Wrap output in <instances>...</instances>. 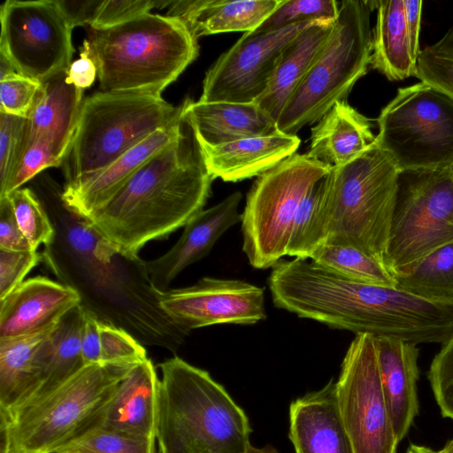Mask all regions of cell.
<instances>
[{
  "mask_svg": "<svg viewBox=\"0 0 453 453\" xmlns=\"http://www.w3.org/2000/svg\"><path fill=\"white\" fill-rule=\"evenodd\" d=\"M158 366L157 452L244 453L250 425L224 387L179 357Z\"/></svg>",
  "mask_w": 453,
  "mask_h": 453,
  "instance_id": "277c9868",
  "label": "cell"
},
{
  "mask_svg": "<svg viewBox=\"0 0 453 453\" xmlns=\"http://www.w3.org/2000/svg\"><path fill=\"white\" fill-rule=\"evenodd\" d=\"M0 21V54L17 73L42 82L69 69L73 28L56 0H6Z\"/></svg>",
  "mask_w": 453,
  "mask_h": 453,
  "instance_id": "4fadbf2b",
  "label": "cell"
},
{
  "mask_svg": "<svg viewBox=\"0 0 453 453\" xmlns=\"http://www.w3.org/2000/svg\"><path fill=\"white\" fill-rule=\"evenodd\" d=\"M242 198V193L236 191L216 205L201 211L184 226L180 239L167 252L157 258L145 261L155 289H169L175 277L207 256L220 236L241 222L239 205Z\"/></svg>",
  "mask_w": 453,
  "mask_h": 453,
  "instance_id": "2e32d148",
  "label": "cell"
},
{
  "mask_svg": "<svg viewBox=\"0 0 453 453\" xmlns=\"http://www.w3.org/2000/svg\"><path fill=\"white\" fill-rule=\"evenodd\" d=\"M81 303L79 293L62 282L45 276L26 280L0 300V339L40 331Z\"/></svg>",
  "mask_w": 453,
  "mask_h": 453,
  "instance_id": "e0dca14e",
  "label": "cell"
},
{
  "mask_svg": "<svg viewBox=\"0 0 453 453\" xmlns=\"http://www.w3.org/2000/svg\"><path fill=\"white\" fill-rule=\"evenodd\" d=\"M40 88L41 82L17 72L0 78V111L27 119Z\"/></svg>",
  "mask_w": 453,
  "mask_h": 453,
  "instance_id": "ab89813d",
  "label": "cell"
},
{
  "mask_svg": "<svg viewBox=\"0 0 453 453\" xmlns=\"http://www.w3.org/2000/svg\"><path fill=\"white\" fill-rule=\"evenodd\" d=\"M340 6L335 0H281L255 32L267 33L316 20H335Z\"/></svg>",
  "mask_w": 453,
  "mask_h": 453,
  "instance_id": "d590c367",
  "label": "cell"
},
{
  "mask_svg": "<svg viewBox=\"0 0 453 453\" xmlns=\"http://www.w3.org/2000/svg\"><path fill=\"white\" fill-rule=\"evenodd\" d=\"M340 415L355 453H397L398 440L380 383L375 337L356 334L336 381Z\"/></svg>",
  "mask_w": 453,
  "mask_h": 453,
  "instance_id": "7c38bea8",
  "label": "cell"
},
{
  "mask_svg": "<svg viewBox=\"0 0 453 453\" xmlns=\"http://www.w3.org/2000/svg\"><path fill=\"white\" fill-rule=\"evenodd\" d=\"M436 453H453V438L450 439L445 446Z\"/></svg>",
  "mask_w": 453,
  "mask_h": 453,
  "instance_id": "816d5d0a",
  "label": "cell"
},
{
  "mask_svg": "<svg viewBox=\"0 0 453 453\" xmlns=\"http://www.w3.org/2000/svg\"><path fill=\"white\" fill-rule=\"evenodd\" d=\"M42 186L56 230L53 242L42 253L46 265L79 293L82 307L99 320L127 330L142 344L175 352L189 334L162 311L145 261L124 254L69 211L50 179Z\"/></svg>",
  "mask_w": 453,
  "mask_h": 453,
  "instance_id": "6da1fadb",
  "label": "cell"
},
{
  "mask_svg": "<svg viewBox=\"0 0 453 453\" xmlns=\"http://www.w3.org/2000/svg\"><path fill=\"white\" fill-rule=\"evenodd\" d=\"M296 135L277 133L210 146L199 143L211 177L237 182L258 177L296 153Z\"/></svg>",
  "mask_w": 453,
  "mask_h": 453,
  "instance_id": "7402d4cb",
  "label": "cell"
},
{
  "mask_svg": "<svg viewBox=\"0 0 453 453\" xmlns=\"http://www.w3.org/2000/svg\"><path fill=\"white\" fill-rule=\"evenodd\" d=\"M395 287L422 299L453 304V242L393 275Z\"/></svg>",
  "mask_w": 453,
  "mask_h": 453,
  "instance_id": "4dcf8cb0",
  "label": "cell"
},
{
  "mask_svg": "<svg viewBox=\"0 0 453 453\" xmlns=\"http://www.w3.org/2000/svg\"><path fill=\"white\" fill-rule=\"evenodd\" d=\"M182 111L183 104L174 106L150 94L99 91L87 96L61 165L65 186L99 173L156 131L180 120Z\"/></svg>",
  "mask_w": 453,
  "mask_h": 453,
  "instance_id": "52a82bcc",
  "label": "cell"
},
{
  "mask_svg": "<svg viewBox=\"0 0 453 453\" xmlns=\"http://www.w3.org/2000/svg\"><path fill=\"white\" fill-rule=\"evenodd\" d=\"M313 22L244 33L207 71L199 101L254 103L265 90L286 47Z\"/></svg>",
  "mask_w": 453,
  "mask_h": 453,
  "instance_id": "5bb4252c",
  "label": "cell"
},
{
  "mask_svg": "<svg viewBox=\"0 0 453 453\" xmlns=\"http://www.w3.org/2000/svg\"><path fill=\"white\" fill-rule=\"evenodd\" d=\"M451 167L399 171L384 257V265L392 276L434 250L453 242Z\"/></svg>",
  "mask_w": 453,
  "mask_h": 453,
  "instance_id": "8fae6325",
  "label": "cell"
},
{
  "mask_svg": "<svg viewBox=\"0 0 453 453\" xmlns=\"http://www.w3.org/2000/svg\"><path fill=\"white\" fill-rule=\"evenodd\" d=\"M334 20H317L286 47L264 93L254 102L276 122L320 54Z\"/></svg>",
  "mask_w": 453,
  "mask_h": 453,
  "instance_id": "4316f807",
  "label": "cell"
},
{
  "mask_svg": "<svg viewBox=\"0 0 453 453\" xmlns=\"http://www.w3.org/2000/svg\"><path fill=\"white\" fill-rule=\"evenodd\" d=\"M212 180L186 122L177 139L148 159L87 220L124 254L137 257L147 242L166 238L203 210Z\"/></svg>",
  "mask_w": 453,
  "mask_h": 453,
  "instance_id": "7a4b0ae2",
  "label": "cell"
},
{
  "mask_svg": "<svg viewBox=\"0 0 453 453\" xmlns=\"http://www.w3.org/2000/svg\"><path fill=\"white\" fill-rule=\"evenodd\" d=\"M406 453H436V451H434L426 446H421V445H417V444L411 443L409 446Z\"/></svg>",
  "mask_w": 453,
  "mask_h": 453,
  "instance_id": "f907efd6",
  "label": "cell"
},
{
  "mask_svg": "<svg viewBox=\"0 0 453 453\" xmlns=\"http://www.w3.org/2000/svg\"><path fill=\"white\" fill-rule=\"evenodd\" d=\"M27 119L0 111V196H2L22 155Z\"/></svg>",
  "mask_w": 453,
  "mask_h": 453,
  "instance_id": "74e56055",
  "label": "cell"
},
{
  "mask_svg": "<svg viewBox=\"0 0 453 453\" xmlns=\"http://www.w3.org/2000/svg\"><path fill=\"white\" fill-rule=\"evenodd\" d=\"M289 438L296 453H355L340 415L336 381L291 403Z\"/></svg>",
  "mask_w": 453,
  "mask_h": 453,
  "instance_id": "d6986e66",
  "label": "cell"
},
{
  "mask_svg": "<svg viewBox=\"0 0 453 453\" xmlns=\"http://www.w3.org/2000/svg\"><path fill=\"white\" fill-rule=\"evenodd\" d=\"M54 453H158L156 440L95 427L70 441Z\"/></svg>",
  "mask_w": 453,
  "mask_h": 453,
  "instance_id": "d6a6232c",
  "label": "cell"
},
{
  "mask_svg": "<svg viewBox=\"0 0 453 453\" xmlns=\"http://www.w3.org/2000/svg\"><path fill=\"white\" fill-rule=\"evenodd\" d=\"M61 165V159L46 139L34 137L25 140L19 162L4 193L0 197L9 196L14 190L20 188L23 184L46 168Z\"/></svg>",
  "mask_w": 453,
  "mask_h": 453,
  "instance_id": "8d00e7d4",
  "label": "cell"
},
{
  "mask_svg": "<svg viewBox=\"0 0 453 453\" xmlns=\"http://www.w3.org/2000/svg\"><path fill=\"white\" fill-rule=\"evenodd\" d=\"M451 168H452V171H453V165H452V167H451Z\"/></svg>",
  "mask_w": 453,
  "mask_h": 453,
  "instance_id": "f5cc1de1",
  "label": "cell"
},
{
  "mask_svg": "<svg viewBox=\"0 0 453 453\" xmlns=\"http://www.w3.org/2000/svg\"><path fill=\"white\" fill-rule=\"evenodd\" d=\"M376 10L371 67L392 81L415 77L416 61L411 50L403 0L377 1Z\"/></svg>",
  "mask_w": 453,
  "mask_h": 453,
  "instance_id": "83f0119b",
  "label": "cell"
},
{
  "mask_svg": "<svg viewBox=\"0 0 453 453\" xmlns=\"http://www.w3.org/2000/svg\"><path fill=\"white\" fill-rule=\"evenodd\" d=\"M377 144L398 171L453 165V97L425 82L400 88L377 119Z\"/></svg>",
  "mask_w": 453,
  "mask_h": 453,
  "instance_id": "30bf717a",
  "label": "cell"
},
{
  "mask_svg": "<svg viewBox=\"0 0 453 453\" xmlns=\"http://www.w3.org/2000/svg\"><path fill=\"white\" fill-rule=\"evenodd\" d=\"M57 323L30 334L0 339V410L22 401L34 389L42 347Z\"/></svg>",
  "mask_w": 453,
  "mask_h": 453,
  "instance_id": "f1b7e54d",
  "label": "cell"
},
{
  "mask_svg": "<svg viewBox=\"0 0 453 453\" xmlns=\"http://www.w3.org/2000/svg\"><path fill=\"white\" fill-rule=\"evenodd\" d=\"M375 141L370 119L347 101H340L311 128L306 154L330 167L340 166L358 157Z\"/></svg>",
  "mask_w": 453,
  "mask_h": 453,
  "instance_id": "484cf974",
  "label": "cell"
},
{
  "mask_svg": "<svg viewBox=\"0 0 453 453\" xmlns=\"http://www.w3.org/2000/svg\"><path fill=\"white\" fill-rule=\"evenodd\" d=\"M87 40L104 92L161 96L199 50L183 22L151 12L109 28H91Z\"/></svg>",
  "mask_w": 453,
  "mask_h": 453,
  "instance_id": "5b68a950",
  "label": "cell"
},
{
  "mask_svg": "<svg viewBox=\"0 0 453 453\" xmlns=\"http://www.w3.org/2000/svg\"><path fill=\"white\" fill-rule=\"evenodd\" d=\"M244 453H279L275 449L271 446H265L263 448H256L251 444L248 447Z\"/></svg>",
  "mask_w": 453,
  "mask_h": 453,
  "instance_id": "681fc988",
  "label": "cell"
},
{
  "mask_svg": "<svg viewBox=\"0 0 453 453\" xmlns=\"http://www.w3.org/2000/svg\"><path fill=\"white\" fill-rule=\"evenodd\" d=\"M380 383L398 441L409 432L418 413L416 344L386 337L375 338Z\"/></svg>",
  "mask_w": 453,
  "mask_h": 453,
  "instance_id": "603a6c76",
  "label": "cell"
},
{
  "mask_svg": "<svg viewBox=\"0 0 453 453\" xmlns=\"http://www.w3.org/2000/svg\"><path fill=\"white\" fill-rule=\"evenodd\" d=\"M97 77V68L89 55L88 40H84L80 58L73 61L67 71V81L80 89L89 88Z\"/></svg>",
  "mask_w": 453,
  "mask_h": 453,
  "instance_id": "7dc6e473",
  "label": "cell"
},
{
  "mask_svg": "<svg viewBox=\"0 0 453 453\" xmlns=\"http://www.w3.org/2000/svg\"><path fill=\"white\" fill-rule=\"evenodd\" d=\"M81 348L84 365L101 363L99 319L86 309L81 332Z\"/></svg>",
  "mask_w": 453,
  "mask_h": 453,
  "instance_id": "bcb514c9",
  "label": "cell"
},
{
  "mask_svg": "<svg viewBox=\"0 0 453 453\" xmlns=\"http://www.w3.org/2000/svg\"><path fill=\"white\" fill-rule=\"evenodd\" d=\"M170 4L168 0H104L91 28L115 27L149 13L153 8H165Z\"/></svg>",
  "mask_w": 453,
  "mask_h": 453,
  "instance_id": "b9f144b4",
  "label": "cell"
},
{
  "mask_svg": "<svg viewBox=\"0 0 453 453\" xmlns=\"http://www.w3.org/2000/svg\"><path fill=\"white\" fill-rule=\"evenodd\" d=\"M83 313L84 308L80 304L58 321L40 352L37 383L30 394L16 404L52 388L85 365L81 348Z\"/></svg>",
  "mask_w": 453,
  "mask_h": 453,
  "instance_id": "f546056e",
  "label": "cell"
},
{
  "mask_svg": "<svg viewBox=\"0 0 453 453\" xmlns=\"http://www.w3.org/2000/svg\"><path fill=\"white\" fill-rule=\"evenodd\" d=\"M415 77L453 97V27L438 42L420 50Z\"/></svg>",
  "mask_w": 453,
  "mask_h": 453,
  "instance_id": "e575fe53",
  "label": "cell"
},
{
  "mask_svg": "<svg viewBox=\"0 0 453 453\" xmlns=\"http://www.w3.org/2000/svg\"><path fill=\"white\" fill-rule=\"evenodd\" d=\"M281 0H177L167 16L183 22L197 40L201 36L256 30Z\"/></svg>",
  "mask_w": 453,
  "mask_h": 453,
  "instance_id": "d4e9b609",
  "label": "cell"
},
{
  "mask_svg": "<svg viewBox=\"0 0 453 453\" xmlns=\"http://www.w3.org/2000/svg\"><path fill=\"white\" fill-rule=\"evenodd\" d=\"M136 364L85 365L52 388L0 410L2 453H54L96 427L119 384Z\"/></svg>",
  "mask_w": 453,
  "mask_h": 453,
  "instance_id": "8992f818",
  "label": "cell"
},
{
  "mask_svg": "<svg viewBox=\"0 0 453 453\" xmlns=\"http://www.w3.org/2000/svg\"><path fill=\"white\" fill-rule=\"evenodd\" d=\"M42 260L37 250L14 251L0 249V300L24 281L26 275Z\"/></svg>",
  "mask_w": 453,
  "mask_h": 453,
  "instance_id": "7bdbcfd3",
  "label": "cell"
},
{
  "mask_svg": "<svg viewBox=\"0 0 453 453\" xmlns=\"http://www.w3.org/2000/svg\"><path fill=\"white\" fill-rule=\"evenodd\" d=\"M330 168L295 153L257 178L241 213L242 251L251 266L270 268L287 256L301 204Z\"/></svg>",
  "mask_w": 453,
  "mask_h": 453,
  "instance_id": "9c48e42d",
  "label": "cell"
},
{
  "mask_svg": "<svg viewBox=\"0 0 453 453\" xmlns=\"http://www.w3.org/2000/svg\"><path fill=\"white\" fill-rule=\"evenodd\" d=\"M406 27L413 58L417 62L419 50V30L421 23L422 4L421 0H403Z\"/></svg>",
  "mask_w": 453,
  "mask_h": 453,
  "instance_id": "c3c4849f",
  "label": "cell"
},
{
  "mask_svg": "<svg viewBox=\"0 0 453 453\" xmlns=\"http://www.w3.org/2000/svg\"><path fill=\"white\" fill-rule=\"evenodd\" d=\"M182 119L198 143L218 146L279 133L276 121L255 103H183Z\"/></svg>",
  "mask_w": 453,
  "mask_h": 453,
  "instance_id": "44dd1931",
  "label": "cell"
},
{
  "mask_svg": "<svg viewBox=\"0 0 453 453\" xmlns=\"http://www.w3.org/2000/svg\"><path fill=\"white\" fill-rule=\"evenodd\" d=\"M310 260L354 281L395 287L393 276L382 263L350 245L325 243Z\"/></svg>",
  "mask_w": 453,
  "mask_h": 453,
  "instance_id": "1f68e13d",
  "label": "cell"
},
{
  "mask_svg": "<svg viewBox=\"0 0 453 453\" xmlns=\"http://www.w3.org/2000/svg\"><path fill=\"white\" fill-rule=\"evenodd\" d=\"M67 71L41 82L35 105L27 119L25 134V140L42 137L50 142L62 162L83 101V90L67 81Z\"/></svg>",
  "mask_w": 453,
  "mask_h": 453,
  "instance_id": "cb8c5ba5",
  "label": "cell"
},
{
  "mask_svg": "<svg viewBox=\"0 0 453 453\" xmlns=\"http://www.w3.org/2000/svg\"><path fill=\"white\" fill-rule=\"evenodd\" d=\"M19 226L32 250L48 246L55 239L56 230L42 201L29 188H20L9 195Z\"/></svg>",
  "mask_w": 453,
  "mask_h": 453,
  "instance_id": "836d02e7",
  "label": "cell"
},
{
  "mask_svg": "<svg viewBox=\"0 0 453 453\" xmlns=\"http://www.w3.org/2000/svg\"><path fill=\"white\" fill-rule=\"evenodd\" d=\"M374 9L376 1L342 2L324 48L277 119L280 133L296 135L317 123L335 103L346 101L371 64L370 17Z\"/></svg>",
  "mask_w": 453,
  "mask_h": 453,
  "instance_id": "ba28073f",
  "label": "cell"
},
{
  "mask_svg": "<svg viewBox=\"0 0 453 453\" xmlns=\"http://www.w3.org/2000/svg\"><path fill=\"white\" fill-rule=\"evenodd\" d=\"M64 18L73 29L95 22L103 0H56Z\"/></svg>",
  "mask_w": 453,
  "mask_h": 453,
  "instance_id": "f6af8a7d",
  "label": "cell"
},
{
  "mask_svg": "<svg viewBox=\"0 0 453 453\" xmlns=\"http://www.w3.org/2000/svg\"><path fill=\"white\" fill-rule=\"evenodd\" d=\"M158 388L151 360L136 364L119 384L96 427L156 440Z\"/></svg>",
  "mask_w": 453,
  "mask_h": 453,
  "instance_id": "ffe728a7",
  "label": "cell"
},
{
  "mask_svg": "<svg viewBox=\"0 0 453 453\" xmlns=\"http://www.w3.org/2000/svg\"><path fill=\"white\" fill-rule=\"evenodd\" d=\"M101 363H140L147 359L142 344L127 330L99 320Z\"/></svg>",
  "mask_w": 453,
  "mask_h": 453,
  "instance_id": "f35d334b",
  "label": "cell"
},
{
  "mask_svg": "<svg viewBox=\"0 0 453 453\" xmlns=\"http://www.w3.org/2000/svg\"><path fill=\"white\" fill-rule=\"evenodd\" d=\"M0 249L33 250L19 226L9 196L0 197Z\"/></svg>",
  "mask_w": 453,
  "mask_h": 453,
  "instance_id": "ee69618b",
  "label": "cell"
},
{
  "mask_svg": "<svg viewBox=\"0 0 453 453\" xmlns=\"http://www.w3.org/2000/svg\"><path fill=\"white\" fill-rule=\"evenodd\" d=\"M427 377L441 415L453 420V334L434 356Z\"/></svg>",
  "mask_w": 453,
  "mask_h": 453,
  "instance_id": "60d3db41",
  "label": "cell"
},
{
  "mask_svg": "<svg viewBox=\"0 0 453 453\" xmlns=\"http://www.w3.org/2000/svg\"><path fill=\"white\" fill-rule=\"evenodd\" d=\"M165 316L187 333L213 325H252L266 318L264 289L240 280L203 277L195 284L157 291Z\"/></svg>",
  "mask_w": 453,
  "mask_h": 453,
  "instance_id": "9a60e30c",
  "label": "cell"
},
{
  "mask_svg": "<svg viewBox=\"0 0 453 453\" xmlns=\"http://www.w3.org/2000/svg\"><path fill=\"white\" fill-rule=\"evenodd\" d=\"M185 125L181 115L180 120L156 131L99 173L78 184L64 186L61 198L66 208L88 219L100 210L148 159L177 139Z\"/></svg>",
  "mask_w": 453,
  "mask_h": 453,
  "instance_id": "ac0fdd59",
  "label": "cell"
},
{
  "mask_svg": "<svg viewBox=\"0 0 453 453\" xmlns=\"http://www.w3.org/2000/svg\"><path fill=\"white\" fill-rule=\"evenodd\" d=\"M398 173L376 141L351 161L331 167L319 182L313 216L316 245H350L384 265Z\"/></svg>",
  "mask_w": 453,
  "mask_h": 453,
  "instance_id": "3957f363",
  "label": "cell"
}]
</instances>
